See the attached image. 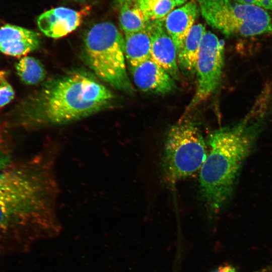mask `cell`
<instances>
[{"instance_id":"cell-1","label":"cell","mask_w":272,"mask_h":272,"mask_svg":"<svg viewBox=\"0 0 272 272\" xmlns=\"http://www.w3.org/2000/svg\"><path fill=\"white\" fill-rule=\"evenodd\" d=\"M62 145L46 142L33 157L0 171V231L22 229L46 240L60 234L55 165Z\"/></svg>"},{"instance_id":"cell-2","label":"cell","mask_w":272,"mask_h":272,"mask_svg":"<svg viewBox=\"0 0 272 272\" xmlns=\"http://www.w3.org/2000/svg\"><path fill=\"white\" fill-rule=\"evenodd\" d=\"M261 103L238 122L217 129L208 138L199 188L204 206L212 214L220 212L231 199L242 166L263 127L266 111Z\"/></svg>"},{"instance_id":"cell-3","label":"cell","mask_w":272,"mask_h":272,"mask_svg":"<svg viewBox=\"0 0 272 272\" xmlns=\"http://www.w3.org/2000/svg\"><path fill=\"white\" fill-rule=\"evenodd\" d=\"M113 99L111 91L93 77L71 73L47 82L25 103L21 123L30 126L71 123L105 109Z\"/></svg>"},{"instance_id":"cell-4","label":"cell","mask_w":272,"mask_h":272,"mask_svg":"<svg viewBox=\"0 0 272 272\" xmlns=\"http://www.w3.org/2000/svg\"><path fill=\"white\" fill-rule=\"evenodd\" d=\"M88 62L102 80L126 93L133 88L125 64L124 38L112 23L104 22L93 25L84 38Z\"/></svg>"},{"instance_id":"cell-5","label":"cell","mask_w":272,"mask_h":272,"mask_svg":"<svg viewBox=\"0 0 272 272\" xmlns=\"http://www.w3.org/2000/svg\"><path fill=\"white\" fill-rule=\"evenodd\" d=\"M207 146L195 120L183 118L173 124L163 147L162 164L167 180L175 183L199 170L207 156Z\"/></svg>"},{"instance_id":"cell-6","label":"cell","mask_w":272,"mask_h":272,"mask_svg":"<svg viewBox=\"0 0 272 272\" xmlns=\"http://www.w3.org/2000/svg\"><path fill=\"white\" fill-rule=\"evenodd\" d=\"M202 17L211 27L227 36L250 37L272 30L266 10L235 0H197Z\"/></svg>"},{"instance_id":"cell-7","label":"cell","mask_w":272,"mask_h":272,"mask_svg":"<svg viewBox=\"0 0 272 272\" xmlns=\"http://www.w3.org/2000/svg\"><path fill=\"white\" fill-rule=\"evenodd\" d=\"M224 44L210 31H206L201 42L196 62V87L188 109L208 99L218 87L224 66Z\"/></svg>"},{"instance_id":"cell-8","label":"cell","mask_w":272,"mask_h":272,"mask_svg":"<svg viewBox=\"0 0 272 272\" xmlns=\"http://www.w3.org/2000/svg\"><path fill=\"white\" fill-rule=\"evenodd\" d=\"M164 21L150 20L147 27L151 38V58L175 80L179 76L177 50Z\"/></svg>"},{"instance_id":"cell-9","label":"cell","mask_w":272,"mask_h":272,"mask_svg":"<svg viewBox=\"0 0 272 272\" xmlns=\"http://www.w3.org/2000/svg\"><path fill=\"white\" fill-rule=\"evenodd\" d=\"M89 10L88 8L80 11L64 7L52 9L39 16L37 20L38 27L47 37L61 38L76 30Z\"/></svg>"},{"instance_id":"cell-10","label":"cell","mask_w":272,"mask_h":272,"mask_svg":"<svg viewBox=\"0 0 272 272\" xmlns=\"http://www.w3.org/2000/svg\"><path fill=\"white\" fill-rule=\"evenodd\" d=\"M130 71L134 83L144 92L164 95L176 88L175 80L151 58Z\"/></svg>"},{"instance_id":"cell-11","label":"cell","mask_w":272,"mask_h":272,"mask_svg":"<svg viewBox=\"0 0 272 272\" xmlns=\"http://www.w3.org/2000/svg\"><path fill=\"white\" fill-rule=\"evenodd\" d=\"M40 44L38 34L28 29L7 24L0 28V51L12 56H21L37 49Z\"/></svg>"},{"instance_id":"cell-12","label":"cell","mask_w":272,"mask_h":272,"mask_svg":"<svg viewBox=\"0 0 272 272\" xmlns=\"http://www.w3.org/2000/svg\"><path fill=\"white\" fill-rule=\"evenodd\" d=\"M199 12L197 3L192 0L173 10L165 18L164 26L174 42L177 53L180 50Z\"/></svg>"},{"instance_id":"cell-13","label":"cell","mask_w":272,"mask_h":272,"mask_svg":"<svg viewBox=\"0 0 272 272\" xmlns=\"http://www.w3.org/2000/svg\"><path fill=\"white\" fill-rule=\"evenodd\" d=\"M206 28L201 24L193 25L177 53L179 68L187 75L195 74L196 62Z\"/></svg>"},{"instance_id":"cell-14","label":"cell","mask_w":272,"mask_h":272,"mask_svg":"<svg viewBox=\"0 0 272 272\" xmlns=\"http://www.w3.org/2000/svg\"><path fill=\"white\" fill-rule=\"evenodd\" d=\"M125 58L129 68L135 67L151 58V38L147 28L125 35Z\"/></svg>"},{"instance_id":"cell-15","label":"cell","mask_w":272,"mask_h":272,"mask_svg":"<svg viewBox=\"0 0 272 272\" xmlns=\"http://www.w3.org/2000/svg\"><path fill=\"white\" fill-rule=\"evenodd\" d=\"M118 8L120 26L124 35L147 28L150 19L138 3L123 4Z\"/></svg>"},{"instance_id":"cell-16","label":"cell","mask_w":272,"mask_h":272,"mask_svg":"<svg viewBox=\"0 0 272 272\" xmlns=\"http://www.w3.org/2000/svg\"><path fill=\"white\" fill-rule=\"evenodd\" d=\"M17 73L25 84L34 85L42 82L46 77L45 70L37 59L29 56L21 58L15 64Z\"/></svg>"},{"instance_id":"cell-17","label":"cell","mask_w":272,"mask_h":272,"mask_svg":"<svg viewBox=\"0 0 272 272\" xmlns=\"http://www.w3.org/2000/svg\"><path fill=\"white\" fill-rule=\"evenodd\" d=\"M173 0H157L149 15L150 20H164L176 7Z\"/></svg>"},{"instance_id":"cell-18","label":"cell","mask_w":272,"mask_h":272,"mask_svg":"<svg viewBox=\"0 0 272 272\" xmlns=\"http://www.w3.org/2000/svg\"><path fill=\"white\" fill-rule=\"evenodd\" d=\"M14 96V90L7 80L6 73L0 71V108L9 103Z\"/></svg>"},{"instance_id":"cell-19","label":"cell","mask_w":272,"mask_h":272,"mask_svg":"<svg viewBox=\"0 0 272 272\" xmlns=\"http://www.w3.org/2000/svg\"><path fill=\"white\" fill-rule=\"evenodd\" d=\"M11 144L3 129L0 127V171L11 162Z\"/></svg>"},{"instance_id":"cell-20","label":"cell","mask_w":272,"mask_h":272,"mask_svg":"<svg viewBox=\"0 0 272 272\" xmlns=\"http://www.w3.org/2000/svg\"><path fill=\"white\" fill-rule=\"evenodd\" d=\"M238 2L257 6L272 11V0H235Z\"/></svg>"},{"instance_id":"cell-21","label":"cell","mask_w":272,"mask_h":272,"mask_svg":"<svg viewBox=\"0 0 272 272\" xmlns=\"http://www.w3.org/2000/svg\"><path fill=\"white\" fill-rule=\"evenodd\" d=\"M157 0H138V4L141 9L147 15H148ZM149 17V16H148Z\"/></svg>"},{"instance_id":"cell-22","label":"cell","mask_w":272,"mask_h":272,"mask_svg":"<svg viewBox=\"0 0 272 272\" xmlns=\"http://www.w3.org/2000/svg\"><path fill=\"white\" fill-rule=\"evenodd\" d=\"M211 272H237L236 269L231 265H223Z\"/></svg>"},{"instance_id":"cell-23","label":"cell","mask_w":272,"mask_h":272,"mask_svg":"<svg viewBox=\"0 0 272 272\" xmlns=\"http://www.w3.org/2000/svg\"><path fill=\"white\" fill-rule=\"evenodd\" d=\"M138 0H115V4L118 7L123 4L137 3Z\"/></svg>"},{"instance_id":"cell-24","label":"cell","mask_w":272,"mask_h":272,"mask_svg":"<svg viewBox=\"0 0 272 272\" xmlns=\"http://www.w3.org/2000/svg\"><path fill=\"white\" fill-rule=\"evenodd\" d=\"M177 6H180L184 4L187 0H173Z\"/></svg>"},{"instance_id":"cell-25","label":"cell","mask_w":272,"mask_h":272,"mask_svg":"<svg viewBox=\"0 0 272 272\" xmlns=\"http://www.w3.org/2000/svg\"><path fill=\"white\" fill-rule=\"evenodd\" d=\"M67 1H74V2L84 4L88 2L90 0H67Z\"/></svg>"}]
</instances>
